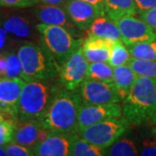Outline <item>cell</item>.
I'll return each mask as SVG.
<instances>
[{
  "label": "cell",
  "mask_w": 156,
  "mask_h": 156,
  "mask_svg": "<svg viewBox=\"0 0 156 156\" xmlns=\"http://www.w3.org/2000/svg\"><path fill=\"white\" fill-rule=\"evenodd\" d=\"M82 102L78 91L63 87L53 95L38 121L49 133L75 134L77 132L78 113Z\"/></svg>",
  "instance_id": "obj_1"
},
{
  "label": "cell",
  "mask_w": 156,
  "mask_h": 156,
  "mask_svg": "<svg viewBox=\"0 0 156 156\" xmlns=\"http://www.w3.org/2000/svg\"><path fill=\"white\" fill-rule=\"evenodd\" d=\"M122 116L132 125L149 121L156 109V79L137 76L122 100Z\"/></svg>",
  "instance_id": "obj_2"
},
{
  "label": "cell",
  "mask_w": 156,
  "mask_h": 156,
  "mask_svg": "<svg viewBox=\"0 0 156 156\" xmlns=\"http://www.w3.org/2000/svg\"><path fill=\"white\" fill-rule=\"evenodd\" d=\"M25 82L49 81L59 74L60 66L44 45L25 43L17 50Z\"/></svg>",
  "instance_id": "obj_3"
},
{
  "label": "cell",
  "mask_w": 156,
  "mask_h": 156,
  "mask_svg": "<svg viewBox=\"0 0 156 156\" xmlns=\"http://www.w3.org/2000/svg\"><path fill=\"white\" fill-rule=\"evenodd\" d=\"M53 95L54 90L45 81L26 82L18 100V121L39 119L44 113Z\"/></svg>",
  "instance_id": "obj_4"
},
{
  "label": "cell",
  "mask_w": 156,
  "mask_h": 156,
  "mask_svg": "<svg viewBox=\"0 0 156 156\" xmlns=\"http://www.w3.org/2000/svg\"><path fill=\"white\" fill-rule=\"evenodd\" d=\"M36 29L41 35L43 44L54 56L59 66L79 49L83 42V39L74 37L68 30L62 26L40 23L37 24Z\"/></svg>",
  "instance_id": "obj_5"
},
{
  "label": "cell",
  "mask_w": 156,
  "mask_h": 156,
  "mask_svg": "<svg viewBox=\"0 0 156 156\" xmlns=\"http://www.w3.org/2000/svg\"><path fill=\"white\" fill-rule=\"evenodd\" d=\"M129 124L126 118L115 117L91 124L76 133L90 143L106 149L128 130Z\"/></svg>",
  "instance_id": "obj_6"
},
{
  "label": "cell",
  "mask_w": 156,
  "mask_h": 156,
  "mask_svg": "<svg viewBox=\"0 0 156 156\" xmlns=\"http://www.w3.org/2000/svg\"><path fill=\"white\" fill-rule=\"evenodd\" d=\"M76 90L83 101L89 104L119 103L123 100L113 83L85 79Z\"/></svg>",
  "instance_id": "obj_7"
},
{
  "label": "cell",
  "mask_w": 156,
  "mask_h": 156,
  "mask_svg": "<svg viewBox=\"0 0 156 156\" xmlns=\"http://www.w3.org/2000/svg\"><path fill=\"white\" fill-rule=\"evenodd\" d=\"M88 65L81 46L60 66L58 76L62 85L69 90H76L86 79Z\"/></svg>",
  "instance_id": "obj_8"
},
{
  "label": "cell",
  "mask_w": 156,
  "mask_h": 156,
  "mask_svg": "<svg viewBox=\"0 0 156 156\" xmlns=\"http://www.w3.org/2000/svg\"><path fill=\"white\" fill-rule=\"evenodd\" d=\"M63 8L71 22L80 30H88L97 17L105 16L103 6L83 0H68Z\"/></svg>",
  "instance_id": "obj_9"
},
{
  "label": "cell",
  "mask_w": 156,
  "mask_h": 156,
  "mask_svg": "<svg viewBox=\"0 0 156 156\" xmlns=\"http://www.w3.org/2000/svg\"><path fill=\"white\" fill-rule=\"evenodd\" d=\"M24 83L21 77H0V113L17 122L18 100Z\"/></svg>",
  "instance_id": "obj_10"
},
{
  "label": "cell",
  "mask_w": 156,
  "mask_h": 156,
  "mask_svg": "<svg viewBox=\"0 0 156 156\" xmlns=\"http://www.w3.org/2000/svg\"><path fill=\"white\" fill-rule=\"evenodd\" d=\"M122 41L127 46L156 38V33L140 18L133 16L124 17L115 22Z\"/></svg>",
  "instance_id": "obj_11"
},
{
  "label": "cell",
  "mask_w": 156,
  "mask_h": 156,
  "mask_svg": "<svg viewBox=\"0 0 156 156\" xmlns=\"http://www.w3.org/2000/svg\"><path fill=\"white\" fill-rule=\"evenodd\" d=\"M121 116H122V108L119 103L89 104L83 101L78 113L77 131L91 124Z\"/></svg>",
  "instance_id": "obj_12"
},
{
  "label": "cell",
  "mask_w": 156,
  "mask_h": 156,
  "mask_svg": "<svg viewBox=\"0 0 156 156\" xmlns=\"http://www.w3.org/2000/svg\"><path fill=\"white\" fill-rule=\"evenodd\" d=\"M50 134L42 127L38 119L18 121L16 123L14 134L11 142L33 147L37 142Z\"/></svg>",
  "instance_id": "obj_13"
},
{
  "label": "cell",
  "mask_w": 156,
  "mask_h": 156,
  "mask_svg": "<svg viewBox=\"0 0 156 156\" xmlns=\"http://www.w3.org/2000/svg\"><path fill=\"white\" fill-rule=\"evenodd\" d=\"M70 134L50 133L32 147L37 156H68L70 153Z\"/></svg>",
  "instance_id": "obj_14"
},
{
  "label": "cell",
  "mask_w": 156,
  "mask_h": 156,
  "mask_svg": "<svg viewBox=\"0 0 156 156\" xmlns=\"http://www.w3.org/2000/svg\"><path fill=\"white\" fill-rule=\"evenodd\" d=\"M35 16L40 23L58 25L68 30L73 36H76L78 30L71 22L64 8L57 5H44L37 7L35 11Z\"/></svg>",
  "instance_id": "obj_15"
},
{
  "label": "cell",
  "mask_w": 156,
  "mask_h": 156,
  "mask_svg": "<svg viewBox=\"0 0 156 156\" xmlns=\"http://www.w3.org/2000/svg\"><path fill=\"white\" fill-rule=\"evenodd\" d=\"M115 42V40L88 35L82 44L83 56L88 62H108Z\"/></svg>",
  "instance_id": "obj_16"
},
{
  "label": "cell",
  "mask_w": 156,
  "mask_h": 156,
  "mask_svg": "<svg viewBox=\"0 0 156 156\" xmlns=\"http://www.w3.org/2000/svg\"><path fill=\"white\" fill-rule=\"evenodd\" d=\"M103 8L105 16L114 22L137 13L134 0H104Z\"/></svg>",
  "instance_id": "obj_17"
},
{
  "label": "cell",
  "mask_w": 156,
  "mask_h": 156,
  "mask_svg": "<svg viewBox=\"0 0 156 156\" xmlns=\"http://www.w3.org/2000/svg\"><path fill=\"white\" fill-rule=\"evenodd\" d=\"M88 35H93L111 40H122L121 33L115 22L106 16L97 17L87 30Z\"/></svg>",
  "instance_id": "obj_18"
},
{
  "label": "cell",
  "mask_w": 156,
  "mask_h": 156,
  "mask_svg": "<svg viewBox=\"0 0 156 156\" xmlns=\"http://www.w3.org/2000/svg\"><path fill=\"white\" fill-rule=\"evenodd\" d=\"M137 77L136 74L128 64L114 68L113 83L115 85L119 94L124 99L128 94Z\"/></svg>",
  "instance_id": "obj_19"
},
{
  "label": "cell",
  "mask_w": 156,
  "mask_h": 156,
  "mask_svg": "<svg viewBox=\"0 0 156 156\" xmlns=\"http://www.w3.org/2000/svg\"><path fill=\"white\" fill-rule=\"evenodd\" d=\"M69 156H101L106 154L105 149L89 142L77 133L70 134Z\"/></svg>",
  "instance_id": "obj_20"
},
{
  "label": "cell",
  "mask_w": 156,
  "mask_h": 156,
  "mask_svg": "<svg viewBox=\"0 0 156 156\" xmlns=\"http://www.w3.org/2000/svg\"><path fill=\"white\" fill-rule=\"evenodd\" d=\"M3 27L10 34L20 38H28L32 34L30 22L20 15H12L7 17L3 23Z\"/></svg>",
  "instance_id": "obj_21"
},
{
  "label": "cell",
  "mask_w": 156,
  "mask_h": 156,
  "mask_svg": "<svg viewBox=\"0 0 156 156\" xmlns=\"http://www.w3.org/2000/svg\"><path fill=\"white\" fill-rule=\"evenodd\" d=\"M114 68L108 62H89L86 79H92L101 82L113 83Z\"/></svg>",
  "instance_id": "obj_22"
},
{
  "label": "cell",
  "mask_w": 156,
  "mask_h": 156,
  "mask_svg": "<svg viewBox=\"0 0 156 156\" xmlns=\"http://www.w3.org/2000/svg\"><path fill=\"white\" fill-rule=\"evenodd\" d=\"M134 58L156 61V38L127 46Z\"/></svg>",
  "instance_id": "obj_23"
},
{
  "label": "cell",
  "mask_w": 156,
  "mask_h": 156,
  "mask_svg": "<svg viewBox=\"0 0 156 156\" xmlns=\"http://www.w3.org/2000/svg\"><path fill=\"white\" fill-rule=\"evenodd\" d=\"M130 58H131V55L127 45L122 40H117L112 46L108 63L111 65L113 68H115L124 64H128Z\"/></svg>",
  "instance_id": "obj_24"
},
{
  "label": "cell",
  "mask_w": 156,
  "mask_h": 156,
  "mask_svg": "<svg viewBox=\"0 0 156 156\" xmlns=\"http://www.w3.org/2000/svg\"><path fill=\"white\" fill-rule=\"evenodd\" d=\"M128 64L137 76L156 79V61L154 60H142L131 56Z\"/></svg>",
  "instance_id": "obj_25"
},
{
  "label": "cell",
  "mask_w": 156,
  "mask_h": 156,
  "mask_svg": "<svg viewBox=\"0 0 156 156\" xmlns=\"http://www.w3.org/2000/svg\"><path fill=\"white\" fill-rule=\"evenodd\" d=\"M108 155L111 156H136L139 154L134 141L128 139L117 140L108 150Z\"/></svg>",
  "instance_id": "obj_26"
},
{
  "label": "cell",
  "mask_w": 156,
  "mask_h": 156,
  "mask_svg": "<svg viewBox=\"0 0 156 156\" xmlns=\"http://www.w3.org/2000/svg\"><path fill=\"white\" fill-rule=\"evenodd\" d=\"M6 61H7V68H6L5 77L17 78L21 77L22 76V64L20 59L13 52L5 53Z\"/></svg>",
  "instance_id": "obj_27"
},
{
  "label": "cell",
  "mask_w": 156,
  "mask_h": 156,
  "mask_svg": "<svg viewBox=\"0 0 156 156\" xmlns=\"http://www.w3.org/2000/svg\"><path fill=\"white\" fill-rule=\"evenodd\" d=\"M17 122L5 118L0 122V145L11 142Z\"/></svg>",
  "instance_id": "obj_28"
},
{
  "label": "cell",
  "mask_w": 156,
  "mask_h": 156,
  "mask_svg": "<svg viewBox=\"0 0 156 156\" xmlns=\"http://www.w3.org/2000/svg\"><path fill=\"white\" fill-rule=\"evenodd\" d=\"M6 155L9 156H32L33 151L31 147L11 142L5 146Z\"/></svg>",
  "instance_id": "obj_29"
},
{
  "label": "cell",
  "mask_w": 156,
  "mask_h": 156,
  "mask_svg": "<svg viewBox=\"0 0 156 156\" xmlns=\"http://www.w3.org/2000/svg\"><path fill=\"white\" fill-rule=\"evenodd\" d=\"M39 0H0V6L8 8H27L37 5Z\"/></svg>",
  "instance_id": "obj_30"
},
{
  "label": "cell",
  "mask_w": 156,
  "mask_h": 156,
  "mask_svg": "<svg viewBox=\"0 0 156 156\" xmlns=\"http://www.w3.org/2000/svg\"><path fill=\"white\" fill-rule=\"evenodd\" d=\"M139 14L140 19L143 20L156 33V6L149 10L142 11Z\"/></svg>",
  "instance_id": "obj_31"
},
{
  "label": "cell",
  "mask_w": 156,
  "mask_h": 156,
  "mask_svg": "<svg viewBox=\"0 0 156 156\" xmlns=\"http://www.w3.org/2000/svg\"><path fill=\"white\" fill-rule=\"evenodd\" d=\"M140 155L156 156V142L150 139H147L143 141L141 149L139 152Z\"/></svg>",
  "instance_id": "obj_32"
},
{
  "label": "cell",
  "mask_w": 156,
  "mask_h": 156,
  "mask_svg": "<svg viewBox=\"0 0 156 156\" xmlns=\"http://www.w3.org/2000/svg\"><path fill=\"white\" fill-rule=\"evenodd\" d=\"M134 3L138 13L156 6V0H134Z\"/></svg>",
  "instance_id": "obj_33"
},
{
  "label": "cell",
  "mask_w": 156,
  "mask_h": 156,
  "mask_svg": "<svg viewBox=\"0 0 156 156\" xmlns=\"http://www.w3.org/2000/svg\"><path fill=\"white\" fill-rule=\"evenodd\" d=\"M10 32H8L5 29L0 28V50H5L10 41Z\"/></svg>",
  "instance_id": "obj_34"
},
{
  "label": "cell",
  "mask_w": 156,
  "mask_h": 156,
  "mask_svg": "<svg viewBox=\"0 0 156 156\" xmlns=\"http://www.w3.org/2000/svg\"><path fill=\"white\" fill-rule=\"evenodd\" d=\"M7 61L5 54H0V77H5Z\"/></svg>",
  "instance_id": "obj_35"
},
{
  "label": "cell",
  "mask_w": 156,
  "mask_h": 156,
  "mask_svg": "<svg viewBox=\"0 0 156 156\" xmlns=\"http://www.w3.org/2000/svg\"><path fill=\"white\" fill-rule=\"evenodd\" d=\"M68 0H39L44 5H57V6H64V5L67 3Z\"/></svg>",
  "instance_id": "obj_36"
},
{
  "label": "cell",
  "mask_w": 156,
  "mask_h": 156,
  "mask_svg": "<svg viewBox=\"0 0 156 156\" xmlns=\"http://www.w3.org/2000/svg\"><path fill=\"white\" fill-rule=\"evenodd\" d=\"M83 1H86V2L91 3V4L98 5L101 6H103V3H104V0H83Z\"/></svg>",
  "instance_id": "obj_37"
},
{
  "label": "cell",
  "mask_w": 156,
  "mask_h": 156,
  "mask_svg": "<svg viewBox=\"0 0 156 156\" xmlns=\"http://www.w3.org/2000/svg\"><path fill=\"white\" fill-rule=\"evenodd\" d=\"M6 155V149L5 147L0 145V156H5Z\"/></svg>",
  "instance_id": "obj_38"
},
{
  "label": "cell",
  "mask_w": 156,
  "mask_h": 156,
  "mask_svg": "<svg viewBox=\"0 0 156 156\" xmlns=\"http://www.w3.org/2000/svg\"><path fill=\"white\" fill-rule=\"evenodd\" d=\"M150 121H151V122L153 123V124H154V125H155L156 124V109H155V111L154 112V114H153L152 117H151Z\"/></svg>",
  "instance_id": "obj_39"
},
{
  "label": "cell",
  "mask_w": 156,
  "mask_h": 156,
  "mask_svg": "<svg viewBox=\"0 0 156 156\" xmlns=\"http://www.w3.org/2000/svg\"><path fill=\"white\" fill-rule=\"evenodd\" d=\"M5 118H6V117L5 116V115H4L2 114V113H0V122H3V121H4V120L5 119Z\"/></svg>",
  "instance_id": "obj_40"
},
{
  "label": "cell",
  "mask_w": 156,
  "mask_h": 156,
  "mask_svg": "<svg viewBox=\"0 0 156 156\" xmlns=\"http://www.w3.org/2000/svg\"><path fill=\"white\" fill-rule=\"evenodd\" d=\"M154 133L156 134V124H155V128H154Z\"/></svg>",
  "instance_id": "obj_41"
},
{
  "label": "cell",
  "mask_w": 156,
  "mask_h": 156,
  "mask_svg": "<svg viewBox=\"0 0 156 156\" xmlns=\"http://www.w3.org/2000/svg\"><path fill=\"white\" fill-rule=\"evenodd\" d=\"M0 23H1V17H0Z\"/></svg>",
  "instance_id": "obj_42"
}]
</instances>
